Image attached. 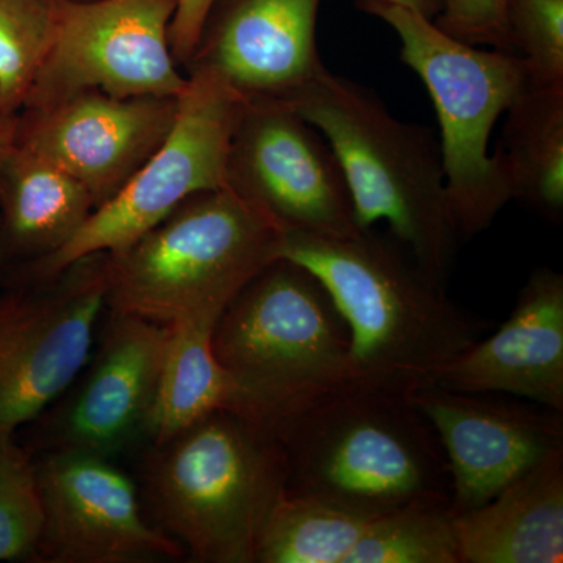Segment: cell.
I'll return each mask as SVG.
<instances>
[{
    "label": "cell",
    "instance_id": "9a60e30c",
    "mask_svg": "<svg viewBox=\"0 0 563 563\" xmlns=\"http://www.w3.org/2000/svg\"><path fill=\"white\" fill-rule=\"evenodd\" d=\"M172 328L110 312L87 379L55 422L54 450L111 459L150 435Z\"/></svg>",
    "mask_w": 563,
    "mask_h": 563
},
{
    "label": "cell",
    "instance_id": "7402d4cb",
    "mask_svg": "<svg viewBox=\"0 0 563 563\" xmlns=\"http://www.w3.org/2000/svg\"><path fill=\"white\" fill-rule=\"evenodd\" d=\"M368 520L285 493L262 533L255 563H346Z\"/></svg>",
    "mask_w": 563,
    "mask_h": 563
},
{
    "label": "cell",
    "instance_id": "603a6c76",
    "mask_svg": "<svg viewBox=\"0 0 563 563\" xmlns=\"http://www.w3.org/2000/svg\"><path fill=\"white\" fill-rule=\"evenodd\" d=\"M346 563H462L451 499L369 518Z\"/></svg>",
    "mask_w": 563,
    "mask_h": 563
},
{
    "label": "cell",
    "instance_id": "5b68a950",
    "mask_svg": "<svg viewBox=\"0 0 563 563\" xmlns=\"http://www.w3.org/2000/svg\"><path fill=\"white\" fill-rule=\"evenodd\" d=\"M144 487L157 528L201 563H255L258 542L287 493L279 440L217 410L155 444Z\"/></svg>",
    "mask_w": 563,
    "mask_h": 563
},
{
    "label": "cell",
    "instance_id": "e0dca14e",
    "mask_svg": "<svg viewBox=\"0 0 563 563\" xmlns=\"http://www.w3.org/2000/svg\"><path fill=\"white\" fill-rule=\"evenodd\" d=\"M455 391L512 395L563 413V276L537 268L498 331L437 374Z\"/></svg>",
    "mask_w": 563,
    "mask_h": 563
},
{
    "label": "cell",
    "instance_id": "83f0119b",
    "mask_svg": "<svg viewBox=\"0 0 563 563\" xmlns=\"http://www.w3.org/2000/svg\"><path fill=\"white\" fill-rule=\"evenodd\" d=\"M218 0H177L169 27V44L176 62L190 63L198 51L207 21Z\"/></svg>",
    "mask_w": 563,
    "mask_h": 563
},
{
    "label": "cell",
    "instance_id": "44dd1931",
    "mask_svg": "<svg viewBox=\"0 0 563 563\" xmlns=\"http://www.w3.org/2000/svg\"><path fill=\"white\" fill-rule=\"evenodd\" d=\"M218 320L196 317L169 324L172 335L150 424L154 444L173 439L217 410L231 412L233 384L211 347Z\"/></svg>",
    "mask_w": 563,
    "mask_h": 563
},
{
    "label": "cell",
    "instance_id": "d4e9b609",
    "mask_svg": "<svg viewBox=\"0 0 563 563\" xmlns=\"http://www.w3.org/2000/svg\"><path fill=\"white\" fill-rule=\"evenodd\" d=\"M44 510L36 463L14 433L0 435V562L35 558Z\"/></svg>",
    "mask_w": 563,
    "mask_h": 563
},
{
    "label": "cell",
    "instance_id": "8992f818",
    "mask_svg": "<svg viewBox=\"0 0 563 563\" xmlns=\"http://www.w3.org/2000/svg\"><path fill=\"white\" fill-rule=\"evenodd\" d=\"M284 231L232 187L199 192L131 246L107 257V307L173 324L220 318L279 261Z\"/></svg>",
    "mask_w": 563,
    "mask_h": 563
},
{
    "label": "cell",
    "instance_id": "8fae6325",
    "mask_svg": "<svg viewBox=\"0 0 563 563\" xmlns=\"http://www.w3.org/2000/svg\"><path fill=\"white\" fill-rule=\"evenodd\" d=\"M229 187L284 232L362 231L339 157L287 99L247 98L232 136Z\"/></svg>",
    "mask_w": 563,
    "mask_h": 563
},
{
    "label": "cell",
    "instance_id": "cb8c5ba5",
    "mask_svg": "<svg viewBox=\"0 0 563 563\" xmlns=\"http://www.w3.org/2000/svg\"><path fill=\"white\" fill-rule=\"evenodd\" d=\"M55 25L57 0H0V110L24 107Z\"/></svg>",
    "mask_w": 563,
    "mask_h": 563
},
{
    "label": "cell",
    "instance_id": "52a82bcc",
    "mask_svg": "<svg viewBox=\"0 0 563 563\" xmlns=\"http://www.w3.org/2000/svg\"><path fill=\"white\" fill-rule=\"evenodd\" d=\"M357 7L398 33L402 62L428 88L455 229L461 240L479 235L514 201L506 163L498 152L488 155V140L499 117L529 88L523 60L512 52L476 49L387 0H357Z\"/></svg>",
    "mask_w": 563,
    "mask_h": 563
},
{
    "label": "cell",
    "instance_id": "7a4b0ae2",
    "mask_svg": "<svg viewBox=\"0 0 563 563\" xmlns=\"http://www.w3.org/2000/svg\"><path fill=\"white\" fill-rule=\"evenodd\" d=\"M280 443L290 495L366 518L451 499L442 443L407 391L352 379L292 422Z\"/></svg>",
    "mask_w": 563,
    "mask_h": 563
},
{
    "label": "cell",
    "instance_id": "7c38bea8",
    "mask_svg": "<svg viewBox=\"0 0 563 563\" xmlns=\"http://www.w3.org/2000/svg\"><path fill=\"white\" fill-rule=\"evenodd\" d=\"M35 463L44 523L33 561L143 563L185 555L144 520L135 485L110 459L54 450Z\"/></svg>",
    "mask_w": 563,
    "mask_h": 563
},
{
    "label": "cell",
    "instance_id": "ba28073f",
    "mask_svg": "<svg viewBox=\"0 0 563 563\" xmlns=\"http://www.w3.org/2000/svg\"><path fill=\"white\" fill-rule=\"evenodd\" d=\"M191 66L161 147L65 246L31 263L36 280L54 279L81 258L125 250L192 196L228 187L232 136L247 98L209 66Z\"/></svg>",
    "mask_w": 563,
    "mask_h": 563
},
{
    "label": "cell",
    "instance_id": "d6986e66",
    "mask_svg": "<svg viewBox=\"0 0 563 563\" xmlns=\"http://www.w3.org/2000/svg\"><path fill=\"white\" fill-rule=\"evenodd\" d=\"M0 209L3 251L36 262L79 232L95 202L76 177L13 140L0 168Z\"/></svg>",
    "mask_w": 563,
    "mask_h": 563
},
{
    "label": "cell",
    "instance_id": "484cf974",
    "mask_svg": "<svg viewBox=\"0 0 563 563\" xmlns=\"http://www.w3.org/2000/svg\"><path fill=\"white\" fill-rule=\"evenodd\" d=\"M506 24L529 87L563 85V0H507Z\"/></svg>",
    "mask_w": 563,
    "mask_h": 563
},
{
    "label": "cell",
    "instance_id": "ac0fdd59",
    "mask_svg": "<svg viewBox=\"0 0 563 563\" xmlns=\"http://www.w3.org/2000/svg\"><path fill=\"white\" fill-rule=\"evenodd\" d=\"M462 563L563 561V450L477 509L455 515Z\"/></svg>",
    "mask_w": 563,
    "mask_h": 563
},
{
    "label": "cell",
    "instance_id": "5bb4252c",
    "mask_svg": "<svg viewBox=\"0 0 563 563\" xmlns=\"http://www.w3.org/2000/svg\"><path fill=\"white\" fill-rule=\"evenodd\" d=\"M176 114L177 98H113L84 91L25 109L14 141L76 177L96 210L161 147Z\"/></svg>",
    "mask_w": 563,
    "mask_h": 563
},
{
    "label": "cell",
    "instance_id": "6da1fadb",
    "mask_svg": "<svg viewBox=\"0 0 563 563\" xmlns=\"http://www.w3.org/2000/svg\"><path fill=\"white\" fill-rule=\"evenodd\" d=\"M277 258L309 269L331 295L350 332L354 380L409 393L433 383L487 329L401 243L373 229L350 236L284 232Z\"/></svg>",
    "mask_w": 563,
    "mask_h": 563
},
{
    "label": "cell",
    "instance_id": "ffe728a7",
    "mask_svg": "<svg viewBox=\"0 0 563 563\" xmlns=\"http://www.w3.org/2000/svg\"><path fill=\"white\" fill-rule=\"evenodd\" d=\"M501 155L514 201L550 221L563 214V85L526 88L506 111Z\"/></svg>",
    "mask_w": 563,
    "mask_h": 563
},
{
    "label": "cell",
    "instance_id": "277c9868",
    "mask_svg": "<svg viewBox=\"0 0 563 563\" xmlns=\"http://www.w3.org/2000/svg\"><path fill=\"white\" fill-rule=\"evenodd\" d=\"M211 347L233 384L231 412L279 442L301 415L352 380L342 314L317 276L285 258L225 307Z\"/></svg>",
    "mask_w": 563,
    "mask_h": 563
},
{
    "label": "cell",
    "instance_id": "f546056e",
    "mask_svg": "<svg viewBox=\"0 0 563 563\" xmlns=\"http://www.w3.org/2000/svg\"><path fill=\"white\" fill-rule=\"evenodd\" d=\"M387 2L412 10L415 13L424 16L426 20L431 21H435L444 5V0H387Z\"/></svg>",
    "mask_w": 563,
    "mask_h": 563
},
{
    "label": "cell",
    "instance_id": "4316f807",
    "mask_svg": "<svg viewBox=\"0 0 563 563\" xmlns=\"http://www.w3.org/2000/svg\"><path fill=\"white\" fill-rule=\"evenodd\" d=\"M506 5L507 0H444L443 10L433 24L470 46L483 44L512 52L507 35Z\"/></svg>",
    "mask_w": 563,
    "mask_h": 563
},
{
    "label": "cell",
    "instance_id": "3957f363",
    "mask_svg": "<svg viewBox=\"0 0 563 563\" xmlns=\"http://www.w3.org/2000/svg\"><path fill=\"white\" fill-rule=\"evenodd\" d=\"M287 101L342 163L358 228L387 221L393 239L446 290L461 236L431 129L399 121L376 92L328 68Z\"/></svg>",
    "mask_w": 563,
    "mask_h": 563
},
{
    "label": "cell",
    "instance_id": "9c48e42d",
    "mask_svg": "<svg viewBox=\"0 0 563 563\" xmlns=\"http://www.w3.org/2000/svg\"><path fill=\"white\" fill-rule=\"evenodd\" d=\"M177 0H57V25L22 109L84 91L179 98L169 27Z\"/></svg>",
    "mask_w": 563,
    "mask_h": 563
},
{
    "label": "cell",
    "instance_id": "f1b7e54d",
    "mask_svg": "<svg viewBox=\"0 0 563 563\" xmlns=\"http://www.w3.org/2000/svg\"><path fill=\"white\" fill-rule=\"evenodd\" d=\"M18 120V113L0 110V168L16 135Z\"/></svg>",
    "mask_w": 563,
    "mask_h": 563
},
{
    "label": "cell",
    "instance_id": "4fadbf2b",
    "mask_svg": "<svg viewBox=\"0 0 563 563\" xmlns=\"http://www.w3.org/2000/svg\"><path fill=\"white\" fill-rule=\"evenodd\" d=\"M446 455L454 514L477 509L548 455L563 450V415L492 393L437 383L409 391Z\"/></svg>",
    "mask_w": 563,
    "mask_h": 563
},
{
    "label": "cell",
    "instance_id": "30bf717a",
    "mask_svg": "<svg viewBox=\"0 0 563 563\" xmlns=\"http://www.w3.org/2000/svg\"><path fill=\"white\" fill-rule=\"evenodd\" d=\"M41 284L0 292V435L40 417L87 365L107 307L106 254Z\"/></svg>",
    "mask_w": 563,
    "mask_h": 563
},
{
    "label": "cell",
    "instance_id": "2e32d148",
    "mask_svg": "<svg viewBox=\"0 0 563 563\" xmlns=\"http://www.w3.org/2000/svg\"><path fill=\"white\" fill-rule=\"evenodd\" d=\"M320 2L224 0L190 63L217 70L246 98H290L325 68L317 46Z\"/></svg>",
    "mask_w": 563,
    "mask_h": 563
}]
</instances>
